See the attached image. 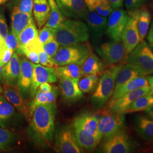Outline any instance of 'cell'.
Masks as SVG:
<instances>
[{
	"label": "cell",
	"mask_w": 153,
	"mask_h": 153,
	"mask_svg": "<svg viewBox=\"0 0 153 153\" xmlns=\"http://www.w3.org/2000/svg\"><path fill=\"white\" fill-rule=\"evenodd\" d=\"M56 106L55 103L36 106L31 114L30 131L37 142L48 145L53 140Z\"/></svg>",
	"instance_id": "6da1fadb"
},
{
	"label": "cell",
	"mask_w": 153,
	"mask_h": 153,
	"mask_svg": "<svg viewBox=\"0 0 153 153\" xmlns=\"http://www.w3.org/2000/svg\"><path fill=\"white\" fill-rule=\"evenodd\" d=\"M124 64L111 65L99 78L96 89L90 100L95 109H100L107 103L114 91L117 76Z\"/></svg>",
	"instance_id": "7a4b0ae2"
},
{
	"label": "cell",
	"mask_w": 153,
	"mask_h": 153,
	"mask_svg": "<svg viewBox=\"0 0 153 153\" xmlns=\"http://www.w3.org/2000/svg\"><path fill=\"white\" fill-rule=\"evenodd\" d=\"M55 38L60 46L88 42L89 38L88 26L81 20L65 19L55 29Z\"/></svg>",
	"instance_id": "3957f363"
},
{
	"label": "cell",
	"mask_w": 153,
	"mask_h": 153,
	"mask_svg": "<svg viewBox=\"0 0 153 153\" xmlns=\"http://www.w3.org/2000/svg\"><path fill=\"white\" fill-rule=\"evenodd\" d=\"M93 52L87 42L59 47L57 52L52 58L57 66L71 64L81 66L89 54Z\"/></svg>",
	"instance_id": "277c9868"
},
{
	"label": "cell",
	"mask_w": 153,
	"mask_h": 153,
	"mask_svg": "<svg viewBox=\"0 0 153 153\" xmlns=\"http://www.w3.org/2000/svg\"><path fill=\"white\" fill-rule=\"evenodd\" d=\"M125 64H129L137 69L142 76L153 74V52L149 44L141 42L129 53Z\"/></svg>",
	"instance_id": "5b68a950"
},
{
	"label": "cell",
	"mask_w": 153,
	"mask_h": 153,
	"mask_svg": "<svg viewBox=\"0 0 153 153\" xmlns=\"http://www.w3.org/2000/svg\"><path fill=\"white\" fill-rule=\"evenodd\" d=\"M99 114L98 129L102 139L109 138L125 127L124 114L113 112L108 108L99 111Z\"/></svg>",
	"instance_id": "8992f818"
},
{
	"label": "cell",
	"mask_w": 153,
	"mask_h": 153,
	"mask_svg": "<svg viewBox=\"0 0 153 153\" xmlns=\"http://www.w3.org/2000/svg\"><path fill=\"white\" fill-rule=\"evenodd\" d=\"M134 147V142L124 127L112 136L103 140L100 151L104 153H131Z\"/></svg>",
	"instance_id": "52a82bcc"
},
{
	"label": "cell",
	"mask_w": 153,
	"mask_h": 153,
	"mask_svg": "<svg viewBox=\"0 0 153 153\" xmlns=\"http://www.w3.org/2000/svg\"><path fill=\"white\" fill-rule=\"evenodd\" d=\"M96 51L108 65L120 63L125 64L128 55L122 42L114 40L101 44L96 48Z\"/></svg>",
	"instance_id": "ba28073f"
},
{
	"label": "cell",
	"mask_w": 153,
	"mask_h": 153,
	"mask_svg": "<svg viewBox=\"0 0 153 153\" xmlns=\"http://www.w3.org/2000/svg\"><path fill=\"white\" fill-rule=\"evenodd\" d=\"M55 147L59 153H80L83 152L76 142L72 126H64L61 128L56 136Z\"/></svg>",
	"instance_id": "9c48e42d"
},
{
	"label": "cell",
	"mask_w": 153,
	"mask_h": 153,
	"mask_svg": "<svg viewBox=\"0 0 153 153\" xmlns=\"http://www.w3.org/2000/svg\"><path fill=\"white\" fill-rule=\"evenodd\" d=\"M128 18L127 11L117 9L111 13L107 20L105 33L109 38L115 41H121L122 33Z\"/></svg>",
	"instance_id": "30bf717a"
},
{
	"label": "cell",
	"mask_w": 153,
	"mask_h": 153,
	"mask_svg": "<svg viewBox=\"0 0 153 153\" xmlns=\"http://www.w3.org/2000/svg\"><path fill=\"white\" fill-rule=\"evenodd\" d=\"M2 88V94L7 100L21 113L27 120H30L31 111L30 107L28 106L25 98L21 94L18 86L4 84Z\"/></svg>",
	"instance_id": "8fae6325"
},
{
	"label": "cell",
	"mask_w": 153,
	"mask_h": 153,
	"mask_svg": "<svg viewBox=\"0 0 153 153\" xmlns=\"http://www.w3.org/2000/svg\"><path fill=\"white\" fill-rule=\"evenodd\" d=\"M33 80L30 95L33 98L39 85L43 83H55L57 81V75L55 68H49L40 64H33Z\"/></svg>",
	"instance_id": "7c38bea8"
},
{
	"label": "cell",
	"mask_w": 153,
	"mask_h": 153,
	"mask_svg": "<svg viewBox=\"0 0 153 153\" xmlns=\"http://www.w3.org/2000/svg\"><path fill=\"white\" fill-rule=\"evenodd\" d=\"M56 1L65 16L85 20L88 10L83 0H56Z\"/></svg>",
	"instance_id": "4fadbf2b"
},
{
	"label": "cell",
	"mask_w": 153,
	"mask_h": 153,
	"mask_svg": "<svg viewBox=\"0 0 153 153\" xmlns=\"http://www.w3.org/2000/svg\"><path fill=\"white\" fill-rule=\"evenodd\" d=\"M121 42L128 54L141 42L137 21L129 16L122 33Z\"/></svg>",
	"instance_id": "5bb4252c"
},
{
	"label": "cell",
	"mask_w": 153,
	"mask_h": 153,
	"mask_svg": "<svg viewBox=\"0 0 153 153\" xmlns=\"http://www.w3.org/2000/svg\"><path fill=\"white\" fill-rule=\"evenodd\" d=\"M21 71L18 81V88L24 98L30 95V91L33 80V63L27 59L23 57L20 59Z\"/></svg>",
	"instance_id": "9a60e30c"
},
{
	"label": "cell",
	"mask_w": 153,
	"mask_h": 153,
	"mask_svg": "<svg viewBox=\"0 0 153 153\" xmlns=\"http://www.w3.org/2000/svg\"><path fill=\"white\" fill-rule=\"evenodd\" d=\"M148 94H151L150 86L133 90L131 92L123 95L120 98L114 101L112 103L108 105L107 108L113 112L122 113V112L127 107H128L137 99Z\"/></svg>",
	"instance_id": "2e32d148"
},
{
	"label": "cell",
	"mask_w": 153,
	"mask_h": 153,
	"mask_svg": "<svg viewBox=\"0 0 153 153\" xmlns=\"http://www.w3.org/2000/svg\"><path fill=\"white\" fill-rule=\"evenodd\" d=\"M88 31L94 39L101 38L106 32L107 27V19L106 17L101 16L94 10H88L85 18Z\"/></svg>",
	"instance_id": "e0dca14e"
},
{
	"label": "cell",
	"mask_w": 153,
	"mask_h": 153,
	"mask_svg": "<svg viewBox=\"0 0 153 153\" xmlns=\"http://www.w3.org/2000/svg\"><path fill=\"white\" fill-rule=\"evenodd\" d=\"M20 71V58L16 52H14L11 59L4 66L2 79L3 84L17 85Z\"/></svg>",
	"instance_id": "ac0fdd59"
},
{
	"label": "cell",
	"mask_w": 153,
	"mask_h": 153,
	"mask_svg": "<svg viewBox=\"0 0 153 153\" xmlns=\"http://www.w3.org/2000/svg\"><path fill=\"white\" fill-rule=\"evenodd\" d=\"M99 115V111L95 114L85 112L76 116V119L85 131L95 137L100 142L102 137L98 129Z\"/></svg>",
	"instance_id": "d6986e66"
},
{
	"label": "cell",
	"mask_w": 153,
	"mask_h": 153,
	"mask_svg": "<svg viewBox=\"0 0 153 153\" xmlns=\"http://www.w3.org/2000/svg\"><path fill=\"white\" fill-rule=\"evenodd\" d=\"M59 78L61 95L66 100L73 102L82 98L83 94L78 86V81L64 76Z\"/></svg>",
	"instance_id": "ffe728a7"
},
{
	"label": "cell",
	"mask_w": 153,
	"mask_h": 153,
	"mask_svg": "<svg viewBox=\"0 0 153 153\" xmlns=\"http://www.w3.org/2000/svg\"><path fill=\"white\" fill-rule=\"evenodd\" d=\"M72 127L76 138V142L83 150L94 151L98 146L99 141L93 136L85 131L76 118L73 121Z\"/></svg>",
	"instance_id": "44dd1931"
},
{
	"label": "cell",
	"mask_w": 153,
	"mask_h": 153,
	"mask_svg": "<svg viewBox=\"0 0 153 153\" xmlns=\"http://www.w3.org/2000/svg\"><path fill=\"white\" fill-rule=\"evenodd\" d=\"M127 13L128 16L136 19L141 40V42H143L150 28L152 20L150 12L146 8L142 6L135 11H128Z\"/></svg>",
	"instance_id": "7402d4cb"
},
{
	"label": "cell",
	"mask_w": 153,
	"mask_h": 153,
	"mask_svg": "<svg viewBox=\"0 0 153 153\" xmlns=\"http://www.w3.org/2000/svg\"><path fill=\"white\" fill-rule=\"evenodd\" d=\"M148 86H149V84L148 79L146 77H145V76H136L131 79L129 81L126 82V84L123 85L117 90L114 91L109 99L108 105L112 103L116 100L120 98L121 97L126 93L138 88Z\"/></svg>",
	"instance_id": "603a6c76"
},
{
	"label": "cell",
	"mask_w": 153,
	"mask_h": 153,
	"mask_svg": "<svg viewBox=\"0 0 153 153\" xmlns=\"http://www.w3.org/2000/svg\"><path fill=\"white\" fill-rule=\"evenodd\" d=\"M11 30L18 38L22 30L27 26L33 19L32 14L23 13L15 6L11 13Z\"/></svg>",
	"instance_id": "cb8c5ba5"
},
{
	"label": "cell",
	"mask_w": 153,
	"mask_h": 153,
	"mask_svg": "<svg viewBox=\"0 0 153 153\" xmlns=\"http://www.w3.org/2000/svg\"><path fill=\"white\" fill-rule=\"evenodd\" d=\"M134 125L141 137L146 141H153V120L145 115H138L134 118Z\"/></svg>",
	"instance_id": "d4e9b609"
},
{
	"label": "cell",
	"mask_w": 153,
	"mask_h": 153,
	"mask_svg": "<svg viewBox=\"0 0 153 153\" xmlns=\"http://www.w3.org/2000/svg\"><path fill=\"white\" fill-rule=\"evenodd\" d=\"M81 67L82 76H90L100 74L104 70V65L98 56L93 52L83 62Z\"/></svg>",
	"instance_id": "484cf974"
},
{
	"label": "cell",
	"mask_w": 153,
	"mask_h": 153,
	"mask_svg": "<svg viewBox=\"0 0 153 153\" xmlns=\"http://www.w3.org/2000/svg\"><path fill=\"white\" fill-rule=\"evenodd\" d=\"M33 10L36 24L40 29L45 25L49 17L50 7L48 0H34Z\"/></svg>",
	"instance_id": "4316f807"
},
{
	"label": "cell",
	"mask_w": 153,
	"mask_h": 153,
	"mask_svg": "<svg viewBox=\"0 0 153 153\" xmlns=\"http://www.w3.org/2000/svg\"><path fill=\"white\" fill-rule=\"evenodd\" d=\"M43 49V45L40 42L38 38H36L28 44L18 48L16 51L18 54L25 55L28 59L33 64H40L39 52Z\"/></svg>",
	"instance_id": "83f0119b"
},
{
	"label": "cell",
	"mask_w": 153,
	"mask_h": 153,
	"mask_svg": "<svg viewBox=\"0 0 153 153\" xmlns=\"http://www.w3.org/2000/svg\"><path fill=\"white\" fill-rule=\"evenodd\" d=\"M142 76L137 69L129 64H125L119 71L115 82L114 91L117 90L126 82L136 76Z\"/></svg>",
	"instance_id": "f1b7e54d"
},
{
	"label": "cell",
	"mask_w": 153,
	"mask_h": 153,
	"mask_svg": "<svg viewBox=\"0 0 153 153\" xmlns=\"http://www.w3.org/2000/svg\"><path fill=\"white\" fill-rule=\"evenodd\" d=\"M50 7L49 17L45 26L56 29L65 19V16L59 8L56 0H48Z\"/></svg>",
	"instance_id": "f546056e"
},
{
	"label": "cell",
	"mask_w": 153,
	"mask_h": 153,
	"mask_svg": "<svg viewBox=\"0 0 153 153\" xmlns=\"http://www.w3.org/2000/svg\"><path fill=\"white\" fill-rule=\"evenodd\" d=\"M57 96L58 90L55 86H52L51 90L48 92H43L38 90L30 107L31 114L34 108L38 105L55 103Z\"/></svg>",
	"instance_id": "4dcf8cb0"
},
{
	"label": "cell",
	"mask_w": 153,
	"mask_h": 153,
	"mask_svg": "<svg viewBox=\"0 0 153 153\" xmlns=\"http://www.w3.org/2000/svg\"><path fill=\"white\" fill-rule=\"evenodd\" d=\"M153 105V95L151 94L144 95L131 103L121 114L124 115L145 111Z\"/></svg>",
	"instance_id": "1f68e13d"
},
{
	"label": "cell",
	"mask_w": 153,
	"mask_h": 153,
	"mask_svg": "<svg viewBox=\"0 0 153 153\" xmlns=\"http://www.w3.org/2000/svg\"><path fill=\"white\" fill-rule=\"evenodd\" d=\"M57 77L64 76L79 81L82 76L81 65L77 64H71L55 68Z\"/></svg>",
	"instance_id": "d6a6232c"
},
{
	"label": "cell",
	"mask_w": 153,
	"mask_h": 153,
	"mask_svg": "<svg viewBox=\"0 0 153 153\" xmlns=\"http://www.w3.org/2000/svg\"><path fill=\"white\" fill-rule=\"evenodd\" d=\"M38 36V28L36 27V23L34 22L33 19H32L27 26L24 28L19 35L18 37V47L16 50L26 44H28Z\"/></svg>",
	"instance_id": "836d02e7"
},
{
	"label": "cell",
	"mask_w": 153,
	"mask_h": 153,
	"mask_svg": "<svg viewBox=\"0 0 153 153\" xmlns=\"http://www.w3.org/2000/svg\"><path fill=\"white\" fill-rule=\"evenodd\" d=\"M14 114V107L4 97L0 95V126L6 127Z\"/></svg>",
	"instance_id": "e575fe53"
},
{
	"label": "cell",
	"mask_w": 153,
	"mask_h": 153,
	"mask_svg": "<svg viewBox=\"0 0 153 153\" xmlns=\"http://www.w3.org/2000/svg\"><path fill=\"white\" fill-rule=\"evenodd\" d=\"M16 140V135L9 129L0 126V150H6L11 148Z\"/></svg>",
	"instance_id": "d590c367"
},
{
	"label": "cell",
	"mask_w": 153,
	"mask_h": 153,
	"mask_svg": "<svg viewBox=\"0 0 153 153\" xmlns=\"http://www.w3.org/2000/svg\"><path fill=\"white\" fill-rule=\"evenodd\" d=\"M98 80V74L86 76L78 81V86L82 93H90L97 87Z\"/></svg>",
	"instance_id": "8d00e7d4"
},
{
	"label": "cell",
	"mask_w": 153,
	"mask_h": 153,
	"mask_svg": "<svg viewBox=\"0 0 153 153\" xmlns=\"http://www.w3.org/2000/svg\"><path fill=\"white\" fill-rule=\"evenodd\" d=\"M94 11L101 16H109L114 10L109 1H98L93 9Z\"/></svg>",
	"instance_id": "74e56055"
},
{
	"label": "cell",
	"mask_w": 153,
	"mask_h": 153,
	"mask_svg": "<svg viewBox=\"0 0 153 153\" xmlns=\"http://www.w3.org/2000/svg\"><path fill=\"white\" fill-rule=\"evenodd\" d=\"M55 29L45 26L39 31L38 38L42 45L55 38Z\"/></svg>",
	"instance_id": "f35d334b"
},
{
	"label": "cell",
	"mask_w": 153,
	"mask_h": 153,
	"mask_svg": "<svg viewBox=\"0 0 153 153\" xmlns=\"http://www.w3.org/2000/svg\"><path fill=\"white\" fill-rule=\"evenodd\" d=\"M60 45L57 43L55 38L51 40L47 43L43 44V48L44 51L52 58L57 52Z\"/></svg>",
	"instance_id": "ab89813d"
},
{
	"label": "cell",
	"mask_w": 153,
	"mask_h": 153,
	"mask_svg": "<svg viewBox=\"0 0 153 153\" xmlns=\"http://www.w3.org/2000/svg\"><path fill=\"white\" fill-rule=\"evenodd\" d=\"M34 0H17L16 6L23 13L32 14Z\"/></svg>",
	"instance_id": "60d3db41"
},
{
	"label": "cell",
	"mask_w": 153,
	"mask_h": 153,
	"mask_svg": "<svg viewBox=\"0 0 153 153\" xmlns=\"http://www.w3.org/2000/svg\"><path fill=\"white\" fill-rule=\"evenodd\" d=\"M147 0H124L126 9L128 11H135L142 7Z\"/></svg>",
	"instance_id": "b9f144b4"
},
{
	"label": "cell",
	"mask_w": 153,
	"mask_h": 153,
	"mask_svg": "<svg viewBox=\"0 0 153 153\" xmlns=\"http://www.w3.org/2000/svg\"><path fill=\"white\" fill-rule=\"evenodd\" d=\"M38 54L40 60V64L41 65L49 68L57 67V66L53 63L52 58L44 51L43 48L39 51Z\"/></svg>",
	"instance_id": "7bdbcfd3"
},
{
	"label": "cell",
	"mask_w": 153,
	"mask_h": 153,
	"mask_svg": "<svg viewBox=\"0 0 153 153\" xmlns=\"http://www.w3.org/2000/svg\"><path fill=\"white\" fill-rule=\"evenodd\" d=\"M9 33V30L6 20L5 11L0 6V35L3 38L5 39Z\"/></svg>",
	"instance_id": "ee69618b"
},
{
	"label": "cell",
	"mask_w": 153,
	"mask_h": 153,
	"mask_svg": "<svg viewBox=\"0 0 153 153\" xmlns=\"http://www.w3.org/2000/svg\"><path fill=\"white\" fill-rule=\"evenodd\" d=\"M6 45L7 48L13 50L14 52L16 51L18 47V38L12 30L9 31L7 36L5 39Z\"/></svg>",
	"instance_id": "f6af8a7d"
},
{
	"label": "cell",
	"mask_w": 153,
	"mask_h": 153,
	"mask_svg": "<svg viewBox=\"0 0 153 153\" xmlns=\"http://www.w3.org/2000/svg\"><path fill=\"white\" fill-rule=\"evenodd\" d=\"M13 53H14V51L13 50L9 49L8 48H6L5 51V52L4 53V55H3L2 59L1 61V62L4 65H5L6 64H7L11 59V57L13 55Z\"/></svg>",
	"instance_id": "bcb514c9"
},
{
	"label": "cell",
	"mask_w": 153,
	"mask_h": 153,
	"mask_svg": "<svg viewBox=\"0 0 153 153\" xmlns=\"http://www.w3.org/2000/svg\"><path fill=\"white\" fill-rule=\"evenodd\" d=\"M111 5L114 9H121L124 5V0H109Z\"/></svg>",
	"instance_id": "7dc6e473"
},
{
	"label": "cell",
	"mask_w": 153,
	"mask_h": 153,
	"mask_svg": "<svg viewBox=\"0 0 153 153\" xmlns=\"http://www.w3.org/2000/svg\"><path fill=\"white\" fill-rule=\"evenodd\" d=\"M6 48L7 47L6 45L5 39L3 38L0 35V62L2 59L3 55Z\"/></svg>",
	"instance_id": "c3c4849f"
},
{
	"label": "cell",
	"mask_w": 153,
	"mask_h": 153,
	"mask_svg": "<svg viewBox=\"0 0 153 153\" xmlns=\"http://www.w3.org/2000/svg\"><path fill=\"white\" fill-rule=\"evenodd\" d=\"M38 88H38V90L40 91L48 92V91L51 90L52 86L49 84V83L45 82V83H43L40 84Z\"/></svg>",
	"instance_id": "681fc988"
},
{
	"label": "cell",
	"mask_w": 153,
	"mask_h": 153,
	"mask_svg": "<svg viewBox=\"0 0 153 153\" xmlns=\"http://www.w3.org/2000/svg\"><path fill=\"white\" fill-rule=\"evenodd\" d=\"M90 10H93L95 5H96L98 0H83Z\"/></svg>",
	"instance_id": "f907efd6"
},
{
	"label": "cell",
	"mask_w": 153,
	"mask_h": 153,
	"mask_svg": "<svg viewBox=\"0 0 153 153\" xmlns=\"http://www.w3.org/2000/svg\"><path fill=\"white\" fill-rule=\"evenodd\" d=\"M145 115L148 118L153 120V105L145 110Z\"/></svg>",
	"instance_id": "816d5d0a"
},
{
	"label": "cell",
	"mask_w": 153,
	"mask_h": 153,
	"mask_svg": "<svg viewBox=\"0 0 153 153\" xmlns=\"http://www.w3.org/2000/svg\"><path fill=\"white\" fill-rule=\"evenodd\" d=\"M148 40L150 44L153 43V21L152 22L150 27L149 30Z\"/></svg>",
	"instance_id": "f5cc1de1"
},
{
	"label": "cell",
	"mask_w": 153,
	"mask_h": 153,
	"mask_svg": "<svg viewBox=\"0 0 153 153\" xmlns=\"http://www.w3.org/2000/svg\"><path fill=\"white\" fill-rule=\"evenodd\" d=\"M147 79L149 84V86L150 88V93L151 94L153 95V76H149Z\"/></svg>",
	"instance_id": "db71d44e"
},
{
	"label": "cell",
	"mask_w": 153,
	"mask_h": 153,
	"mask_svg": "<svg viewBox=\"0 0 153 153\" xmlns=\"http://www.w3.org/2000/svg\"><path fill=\"white\" fill-rule=\"evenodd\" d=\"M4 65L0 62V82H2V71Z\"/></svg>",
	"instance_id": "11a10c76"
},
{
	"label": "cell",
	"mask_w": 153,
	"mask_h": 153,
	"mask_svg": "<svg viewBox=\"0 0 153 153\" xmlns=\"http://www.w3.org/2000/svg\"><path fill=\"white\" fill-rule=\"evenodd\" d=\"M9 0H0V6L3 5L4 4H5L7 1H8Z\"/></svg>",
	"instance_id": "9f6ffc18"
},
{
	"label": "cell",
	"mask_w": 153,
	"mask_h": 153,
	"mask_svg": "<svg viewBox=\"0 0 153 153\" xmlns=\"http://www.w3.org/2000/svg\"><path fill=\"white\" fill-rule=\"evenodd\" d=\"M2 92H3V88H2V87L1 86V85H0V94H2Z\"/></svg>",
	"instance_id": "6f0895ef"
},
{
	"label": "cell",
	"mask_w": 153,
	"mask_h": 153,
	"mask_svg": "<svg viewBox=\"0 0 153 153\" xmlns=\"http://www.w3.org/2000/svg\"><path fill=\"white\" fill-rule=\"evenodd\" d=\"M151 45H152V48H153V43H151Z\"/></svg>",
	"instance_id": "680465c9"
},
{
	"label": "cell",
	"mask_w": 153,
	"mask_h": 153,
	"mask_svg": "<svg viewBox=\"0 0 153 153\" xmlns=\"http://www.w3.org/2000/svg\"><path fill=\"white\" fill-rule=\"evenodd\" d=\"M98 1H109V0H98Z\"/></svg>",
	"instance_id": "91938a15"
}]
</instances>
